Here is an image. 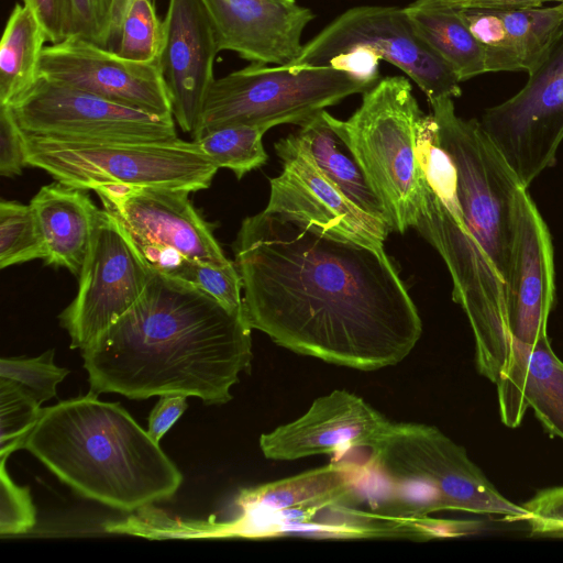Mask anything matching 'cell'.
<instances>
[{"label":"cell","mask_w":563,"mask_h":563,"mask_svg":"<svg viewBox=\"0 0 563 563\" xmlns=\"http://www.w3.org/2000/svg\"><path fill=\"white\" fill-rule=\"evenodd\" d=\"M243 314L295 353L361 371L396 365L422 322L384 249L338 239L265 210L232 245Z\"/></svg>","instance_id":"1"},{"label":"cell","mask_w":563,"mask_h":563,"mask_svg":"<svg viewBox=\"0 0 563 563\" xmlns=\"http://www.w3.org/2000/svg\"><path fill=\"white\" fill-rule=\"evenodd\" d=\"M251 332L243 312L153 268L136 302L80 351L96 395L180 394L223 405L250 369Z\"/></svg>","instance_id":"2"},{"label":"cell","mask_w":563,"mask_h":563,"mask_svg":"<svg viewBox=\"0 0 563 563\" xmlns=\"http://www.w3.org/2000/svg\"><path fill=\"white\" fill-rule=\"evenodd\" d=\"M23 449L80 496L128 514L172 498L183 483L159 442L91 391L44 407Z\"/></svg>","instance_id":"3"},{"label":"cell","mask_w":563,"mask_h":563,"mask_svg":"<svg viewBox=\"0 0 563 563\" xmlns=\"http://www.w3.org/2000/svg\"><path fill=\"white\" fill-rule=\"evenodd\" d=\"M368 450L364 468L385 492L373 505L375 514L395 519H418L442 510L499 516L507 521L530 517L437 427L390 422Z\"/></svg>","instance_id":"4"},{"label":"cell","mask_w":563,"mask_h":563,"mask_svg":"<svg viewBox=\"0 0 563 563\" xmlns=\"http://www.w3.org/2000/svg\"><path fill=\"white\" fill-rule=\"evenodd\" d=\"M378 197L390 231L413 228L427 179L419 159L418 136L426 114L408 79L385 77L363 92L361 106L345 121L327 112Z\"/></svg>","instance_id":"5"},{"label":"cell","mask_w":563,"mask_h":563,"mask_svg":"<svg viewBox=\"0 0 563 563\" xmlns=\"http://www.w3.org/2000/svg\"><path fill=\"white\" fill-rule=\"evenodd\" d=\"M22 134L26 166L87 191L118 185L191 194L209 188L219 169L194 140L80 141Z\"/></svg>","instance_id":"6"},{"label":"cell","mask_w":563,"mask_h":563,"mask_svg":"<svg viewBox=\"0 0 563 563\" xmlns=\"http://www.w3.org/2000/svg\"><path fill=\"white\" fill-rule=\"evenodd\" d=\"M375 84L331 66L251 64L213 80L194 134L225 125H257L266 130L283 123L301 126L327 107L363 93Z\"/></svg>","instance_id":"7"},{"label":"cell","mask_w":563,"mask_h":563,"mask_svg":"<svg viewBox=\"0 0 563 563\" xmlns=\"http://www.w3.org/2000/svg\"><path fill=\"white\" fill-rule=\"evenodd\" d=\"M366 49L412 79L429 103L462 95L455 71L416 33L404 8L361 5L346 10L307 42L287 66L324 67L340 55Z\"/></svg>","instance_id":"8"},{"label":"cell","mask_w":563,"mask_h":563,"mask_svg":"<svg viewBox=\"0 0 563 563\" xmlns=\"http://www.w3.org/2000/svg\"><path fill=\"white\" fill-rule=\"evenodd\" d=\"M478 121L526 188L555 164L563 142V27L526 85Z\"/></svg>","instance_id":"9"},{"label":"cell","mask_w":563,"mask_h":563,"mask_svg":"<svg viewBox=\"0 0 563 563\" xmlns=\"http://www.w3.org/2000/svg\"><path fill=\"white\" fill-rule=\"evenodd\" d=\"M152 273L121 222L100 209L77 294L58 316L69 346L82 350L122 317L141 297Z\"/></svg>","instance_id":"10"},{"label":"cell","mask_w":563,"mask_h":563,"mask_svg":"<svg viewBox=\"0 0 563 563\" xmlns=\"http://www.w3.org/2000/svg\"><path fill=\"white\" fill-rule=\"evenodd\" d=\"M148 264L170 275L184 261L231 263L212 225L189 199V192L163 188L104 186L95 190Z\"/></svg>","instance_id":"11"},{"label":"cell","mask_w":563,"mask_h":563,"mask_svg":"<svg viewBox=\"0 0 563 563\" xmlns=\"http://www.w3.org/2000/svg\"><path fill=\"white\" fill-rule=\"evenodd\" d=\"M22 132L80 141L177 139L174 117H159L38 78L11 107Z\"/></svg>","instance_id":"12"},{"label":"cell","mask_w":563,"mask_h":563,"mask_svg":"<svg viewBox=\"0 0 563 563\" xmlns=\"http://www.w3.org/2000/svg\"><path fill=\"white\" fill-rule=\"evenodd\" d=\"M282 173L271 179L264 209L338 239L384 249L388 224L349 200L321 172L296 134L274 145Z\"/></svg>","instance_id":"13"},{"label":"cell","mask_w":563,"mask_h":563,"mask_svg":"<svg viewBox=\"0 0 563 563\" xmlns=\"http://www.w3.org/2000/svg\"><path fill=\"white\" fill-rule=\"evenodd\" d=\"M38 78L159 117H173L157 62L126 59L82 37L45 45Z\"/></svg>","instance_id":"14"},{"label":"cell","mask_w":563,"mask_h":563,"mask_svg":"<svg viewBox=\"0 0 563 563\" xmlns=\"http://www.w3.org/2000/svg\"><path fill=\"white\" fill-rule=\"evenodd\" d=\"M157 64L168 90L174 120L187 133L198 128L221 46L201 0H169Z\"/></svg>","instance_id":"15"},{"label":"cell","mask_w":563,"mask_h":563,"mask_svg":"<svg viewBox=\"0 0 563 563\" xmlns=\"http://www.w3.org/2000/svg\"><path fill=\"white\" fill-rule=\"evenodd\" d=\"M391 421L360 396L335 389L317 398L298 419L260 437L265 457L292 461L342 449H371Z\"/></svg>","instance_id":"16"},{"label":"cell","mask_w":563,"mask_h":563,"mask_svg":"<svg viewBox=\"0 0 563 563\" xmlns=\"http://www.w3.org/2000/svg\"><path fill=\"white\" fill-rule=\"evenodd\" d=\"M554 299L552 239L527 189L521 197L517 249L508 280L510 342L517 340L527 345H534L548 338V321Z\"/></svg>","instance_id":"17"},{"label":"cell","mask_w":563,"mask_h":563,"mask_svg":"<svg viewBox=\"0 0 563 563\" xmlns=\"http://www.w3.org/2000/svg\"><path fill=\"white\" fill-rule=\"evenodd\" d=\"M218 33L221 51L252 64L288 65L302 49L301 35L314 14L297 3L268 0H201Z\"/></svg>","instance_id":"18"},{"label":"cell","mask_w":563,"mask_h":563,"mask_svg":"<svg viewBox=\"0 0 563 563\" xmlns=\"http://www.w3.org/2000/svg\"><path fill=\"white\" fill-rule=\"evenodd\" d=\"M494 384L505 426L518 427L530 408L549 433L563 440V361L549 338L534 345L512 340Z\"/></svg>","instance_id":"19"},{"label":"cell","mask_w":563,"mask_h":563,"mask_svg":"<svg viewBox=\"0 0 563 563\" xmlns=\"http://www.w3.org/2000/svg\"><path fill=\"white\" fill-rule=\"evenodd\" d=\"M362 472L332 463L308 472L242 489L235 498L240 510L266 516L283 514L290 523L312 520L333 506H351L360 500Z\"/></svg>","instance_id":"20"},{"label":"cell","mask_w":563,"mask_h":563,"mask_svg":"<svg viewBox=\"0 0 563 563\" xmlns=\"http://www.w3.org/2000/svg\"><path fill=\"white\" fill-rule=\"evenodd\" d=\"M45 247V265L78 276L100 209L87 190L55 181L42 186L29 203Z\"/></svg>","instance_id":"21"},{"label":"cell","mask_w":563,"mask_h":563,"mask_svg":"<svg viewBox=\"0 0 563 563\" xmlns=\"http://www.w3.org/2000/svg\"><path fill=\"white\" fill-rule=\"evenodd\" d=\"M404 10L416 33L461 81L486 73L483 48L453 0H416Z\"/></svg>","instance_id":"22"},{"label":"cell","mask_w":563,"mask_h":563,"mask_svg":"<svg viewBox=\"0 0 563 563\" xmlns=\"http://www.w3.org/2000/svg\"><path fill=\"white\" fill-rule=\"evenodd\" d=\"M296 135L321 172L349 200L386 222L378 197L351 148L328 121L325 110L301 125Z\"/></svg>","instance_id":"23"},{"label":"cell","mask_w":563,"mask_h":563,"mask_svg":"<svg viewBox=\"0 0 563 563\" xmlns=\"http://www.w3.org/2000/svg\"><path fill=\"white\" fill-rule=\"evenodd\" d=\"M46 34L25 4L16 3L5 23L0 43V106L11 107L38 79Z\"/></svg>","instance_id":"24"},{"label":"cell","mask_w":563,"mask_h":563,"mask_svg":"<svg viewBox=\"0 0 563 563\" xmlns=\"http://www.w3.org/2000/svg\"><path fill=\"white\" fill-rule=\"evenodd\" d=\"M497 10L506 27L517 71L530 74L544 59L563 27V3Z\"/></svg>","instance_id":"25"},{"label":"cell","mask_w":563,"mask_h":563,"mask_svg":"<svg viewBox=\"0 0 563 563\" xmlns=\"http://www.w3.org/2000/svg\"><path fill=\"white\" fill-rule=\"evenodd\" d=\"M266 131L257 125H225L202 130L192 139L218 168H229L241 179L266 164L262 142Z\"/></svg>","instance_id":"26"},{"label":"cell","mask_w":563,"mask_h":563,"mask_svg":"<svg viewBox=\"0 0 563 563\" xmlns=\"http://www.w3.org/2000/svg\"><path fill=\"white\" fill-rule=\"evenodd\" d=\"M164 38L152 0H129L111 51L140 63L157 62Z\"/></svg>","instance_id":"27"},{"label":"cell","mask_w":563,"mask_h":563,"mask_svg":"<svg viewBox=\"0 0 563 563\" xmlns=\"http://www.w3.org/2000/svg\"><path fill=\"white\" fill-rule=\"evenodd\" d=\"M44 257V242L31 206L1 199L0 268Z\"/></svg>","instance_id":"28"},{"label":"cell","mask_w":563,"mask_h":563,"mask_svg":"<svg viewBox=\"0 0 563 563\" xmlns=\"http://www.w3.org/2000/svg\"><path fill=\"white\" fill-rule=\"evenodd\" d=\"M43 407L18 383L0 377V459L23 449Z\"/></svg>","instance_id":"29"},{"label":"cell","mask_w":563,"mask_h":563,"mask_svg":"<svg viewBox=\"0 0 563 563\" xmlns=\"http://www.w3.org/2000/svg\"><path fill=\"white\" fill-rule=\"evenodd\" d=\"M70 1L71 19L68 36L82 37L110 49L118 35L129 0Z\"/></svg>","instance_id":"30"},{"label":"cell","mask_w":563,"mask_h":563,"mask_svg":"<svg viewBox=\"0 0 563 563\" xmlns=\"http://www.w3.org/2000/svg\"><path fill=\"white\" fill-rule=\"evenodd\" d=\"M54 354L47 350L36 357H2L0 377L18 383L42 405L56 396L57 385L69 374L54 363Z\"/></svg>","instance_id":"31"},{"label":"cell","mask_w":563,"mask_h":563,"mask_svg":"<svg viewBox=\"0 0 563 563\" xmlns=\"http://www.w3.org/2000/svg\"><path fill=\"white\" fill-rule=\"evenodd\" d=\"M169 276L203 290L230 311L243 312L242 279L234 262L221 266L186 260Z\"/></svg>","instance_id":"32"},{"label":"cell","mask_w":563,"mask_h":563,"mask_svg":"<svg viewBox=\"0 0 563 563\" xmlns=\"http://www.w3.org/2000/svg\"><path fill=\"white\" fill-rule=\"evenodd\" d=\"M460 9L471 33L483 48L486 73L517 71L499 11L486 8Z\"/></svg>","instance_id":"33"},{"label":"cell","mask_w":563,"mask_h":563,"mask_svg":"<svg viewBox=\"0 0 563 563\" xmlns=\"http://www.w3.org/2000/svg\"><path fill=\"white\" fill-rule=\"evenodd\" d=\"M0 459V534L16 536L31 531L36 523V510L29 487L15 484Z\"/></svg>","instance_id":"34"},{"label":"cell","mask_w":563,"mask_h":563,"mask_svg":"<svg viewBox=\"0 0 563 563\" xmlns=\"http://www.w3.org/2000/svg\"><path fill=\"white\" fill-rule=\"evenodd\" d=\"M522 506L532 534L563 537V486L542 489Z\"/></svg>","instance_id":"35"},{"label":"cell","mask_w":563,"mask_h":563,"mask_svg":"<svg viewBox=\"0 0 563 563\" xmlns=\"http://www.w3.org/2000/svg\"><path fill=\"white\" fill-rule=\"evenodd\" d=\"M26 166L23 134L8 106H0V174L4 177L20 175Z\"/></svg>","instance_id":"36"},{"label":"cell","mask_w":563,"mask_h":563,"mask_svg":"<svg viewBox=\"0 0 563 563\" xmlns=\"http://www.w3.org/2000/svg\"><path fill=\"white\" fill-rule=\"evenodd\" d=\"M38 19L47 42L58 43L69 34L71 19L70 0H22Z\"/></svg>","instance_id":"37"},{"label":"cell","mask_w":563,"mask_h":563,"mask_svg":"<svg viewBox=\"0 0 563 563\" xmlns=\"http://www.w3.org/2000/svg\"><path fill=\"white\" fill-rule=\"evenodd\" d=\"M187 396L166 394L159 396L148 416L147 433L159 442L163 435L173 427L187 409Z\"/></svg>","instance_id":"38"},{"label":"cell","mask_w":563,"mask_h":563,"mask_svg":"<svg viewBox=\"0 0 563 563\" xmlns=\"http://www.w3.org/2000/svg\"><path fill=\"white\" fill-rule=\"evenodd\" d=\"M460 8L520 9L542 7L548 2L563 3V0H453Z\"/></svg>","instance_id":"39"},{"label":"cell","mask_w":563,"mask_h":563,"mask_svg":"<svg viewBox=\"0 0 563 563\" xmlns=\"http://www.w3.org/2000/svg\"><path fill=\"white\" fill-rule=\"evenodd\" d=\"M268 1H272V2H275V3H283V4L296 3L295 0H268Z\"/></svg>","instance_id":"40"}]
</instances>
